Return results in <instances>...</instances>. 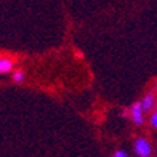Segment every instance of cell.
<instances>
[{
    "mask_svg": "<svg viewBox=\"0 0 157 157\" xmlns=\"http://www.w3.org/2000/svg\"><path fill=\"white\" fill-rule=\"evenodd\" d=\"M113 157H130L128 153L124 151V150H117V151L113 154Z\"/></svg>",
    "mask_w": 157,
    "mask_h": 157,
    "instance_id": "obj_7",
    "label": "cell"
},
{
    "mask_svg": "<svg viewBox=\"0 0 157 157\" xmlns=\"http://www.w3.org/2000/svg\"><path fill=\"white\" fill-rule=\"evenodd\" d=\"M13 69V61L9 58H0V74H7Z\"/></svg>",
    "mask_w": 157,
    "mask_h": 157,
    "instance_id": "obj_4",
    "label": "cell"
},
{
    "mask_svg": "<svg viewBox=\"0 0 157 157\" xmlns=\"http://www.w3.org/2000/svg\"><path fill=\"white\" fill-rule=\"evenodd\" d=\"M140 102H141V107H143L144 113H150V111H153V109L156 108V105H157L156 95L153 92H148V94H146L143 97V100L140 101Z\"/></svg>",
    "mask_w": 157,
    "mask_h": 157,
    "instance_id": "obj_3",
    "label": "cell"
},
{
    "mask_svg": "<svg viewBox=\"0 0 157 157\" xmlns=\"http://www.w3.org/2000/svg\"><path fill=\"white\" fill-rule=\"evenodd\" d=\"M134 153L138 157H150L153 153V146L147 138L138 137L134 141Z\"/></svg>",
    "mask_w": 157,
    "mask_h": 157,
    "instance_id": "obj_1",
    "label": "cell"
},
{
    "mask_svg": "<svg viewBox=\"0 0 157 157\" xmlns=\"http://www.w3.org/2000/svg\"><path fill=\"white\" fill-rule=\"evenodd\" d=\"M12 78H13V81L16 82V84H20V82L25 81V72L23 71H13Z\"/></svg>",
    "mask_w": 157,
    "mask_h": 157,
    "instance_id": "obj_5",
    "label": "cell"
},
{
    "mask_svg": "<svg viewBox=\"0 0 157 157\" xmlns=\"http://www.w3.org/2000/svg\"><path fill=\"white\" fill-rule=\"evenodd\" d=\"M130 118L136 125H143L144 124V109L141 107V102H134L130 108Z\"/></svg>",
    "mask_w": 157,
    "mask_h": 157,
    "instance_id": "obj_2",
    "label": "cell"
},
{
    "mask_svg": "<svg viewBox=\"0 0 157 157\" xmlns=\"http://www.w3.org/2000/svg\"><path fill=\"white\" fill-rule=\"evenodd\" d=\"M150 125H151L153 128L157 130V105H156V108L153 109L151 115H150Z\"/></svg>",
    "mask_w": 157,
    "mask_h": 157,
    "instance_id": "obj_6",
    "label": "cell"
}]
</instances>
